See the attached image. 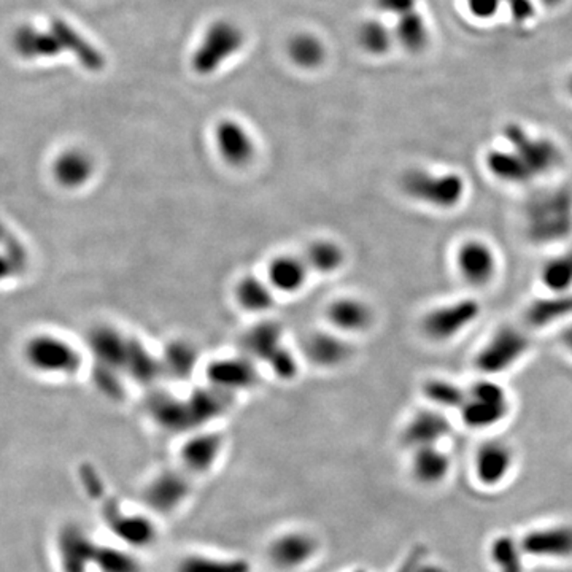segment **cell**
I'll list each match as a JSON object with an SVG mask.
<instances>
[{"instance_id": "obj_1", "label": "cell", "mask_w": 572, "mask_h": 572, "mask_svg": "<svg viewBox=\"0 0 572 572\" xmlns=\"http://www.w3.org/2000/svg\"><path fill=\"white\" fill-rule=\"evenodd\" d=\"M523 232L537 247H550L572 237V188L547 186L528 197L521 212Z\"/></svg>"}, {"instance_id": "obj_2", "label": "cell", "mask_w": 572, "mask_h": 572, "mask_svg": "<svg viewBox=\"0 0 572 572\" xmlns=\"http://www.w3.org/2000/svg\"><path fill=\"white\" fill-rule=\"evenodd\" d=\"M400 191L412 202L436 212L458 209L468 194V182L457 171L409 167L399 178Z\"/></svg>"}, {"instance_id": "obj_3", "label": "cell", "mask_w": 572, "mask_h": 572, "mask_svg": "<svg viewBox=\"0 0 572 572\" xmlns=\"http://www.w3.org/2000/svg\"><path fill=\"white\" fill-rule=\"evenodd\" d=\"M502 145L515 153L533 182L550 177L563 167L561 146L546 135H537L520 123H508L501 131Z\"/></svg>"}, {"instance_id": "obj_4", "label": "cell", "mask_w": 572, "mask_h": 572, "mask_svg": "<svg viewBox=\"0 0 572 572\" xmlns=\"http://www.w3.org/2000/svg\"><path fill=\"white\" fill-rule=\"evenodd\" d=\"M531 349V339L525 330L504 324L483 342L474 356V366L485 377L506 374L521 362Z\"/></svg>"}, {"instance_id": "obj_5", "label": "cell", "mask_w": 572, "mask_h": 572, "mask_svg": "<svg viewBox=\"0 0 572 572\" xmlns=\"http://www.w3.org/2000/svg\"><path fill=\"white\" fill-rule=\"evenodd\" d=\"M510 413V396L501 383L485 377L466 387V399L459 409L461 421L470 429H489Z\"/></svg>"}, {"instance_id": "obj_6", "label": "cell", "mask_w": 572, "mask_h": 572, "mask_svg": "<svg viewBox=\"0 0 572 572\" xmlns=\"http://www.w3.org/2000/svg\"><path fill=\"white\" fill-rule=\"evenodd\" d=\"M482 305L476 298H459L434 305L421 317V332L436 343L450 342L476 323Z\"/></svg>"}, {"instance_id": "obj_7", "label": "cell", "mask_w": 572, "mask_h": 572, "mask_svg": "<svg viewBox=\"0 0 572 572\" xmlns=\"http://www.w3.org/2000/svg\"><path fill=\"white\" fill-rule=\"evenodd\" d=\"M25 361L46 375H72L82 368V353L61 337L40 334L25 343Z\"/></svg>"}, {"instance_id": "obj_8", "label": "cell", "mask_w": 572, "mask_h": 572, "mask_svg": "<svg viewBox=\"0 0 572 572\" xmlns=\"http://www.w3.org/2000/svg\"><path fill=\"white\" fill-rule=\"evenodd\" d=\"M97 499H101L102 520L123 546L140 550L154 544L158 537V527L148 515L124 512L118 501L108 498L105 493Z\"/></svg>"}, {"instance_id": "obj_9", "label": "cell", "mask_w": 572, "mask_h": 572, "mask_svg": "<svg viewBox=\"0 0 572 572\" xmlns=\"http://www.w3.org/2000/svg\"><path fill=\"white\" fill-rule=\"evenodd\" d=\"M455 267L459 279L472 288L491 285L499 272V256L488 241L470 237L455 251Z\"/></svg>"}, {"instance_id": "obj_10", "label": "cell", "mask_w": 572, "mask_h": 572, "mask_svg": "<svg viewBox=\"0 0 572 572\" xmlns=\"http://www.w3.org/2000/svg\"><path fill=\"white\" fill-rule=\"evenodd\" d=\"M192 493V476L183 468L159 470L146 483L142 498L146 508L158 515H171L183 506Z\"/></svg>"}, {"instance_id": "obj_11", "label": "cell", "mask_w": 572, "mask_h": 572, "mask_svg": "<svg viewBox=\"0 0 572 572\" xmlns=\"http://www.w3.org/2000/svg\"><path fill=\"white\" fill-rule=\"evenodd\" d=\"M243 44V35L237 25L229 21H218L205 32L201 44L192 56V69L201 75L215 72L228 57Z\"/></svg>"}, {"instance_id": "obj_12", "label": "cell", "mask_w": 572, "mask_h": 572, "mask_svg": "<svg viewBox=\"0 0 572 572\" xmlns=\"http://www.w3.org/2000/svg\"><path fill=\"white\" fill-rule=\"evenodd\" d=\"M97 548L88 531L78 523H65L56 537L57 563L61 572H91Z\"/></svg>"}, {"instance_id": "obj_13", "label": "cell", "mask_w": 572, "mask_h": 572, "mask_svg": "<svg viewBox=\"0 0 572 572\" xmlns=\"http://www.w3.org/2000/svg\"><path fill=\"white\" fill-rule=\"evenodd\" d=\"M318 548L313 534L294 529L279 534L267 548V555L280 571H296L317 557Z\"/></svg>"}, {"instance_id": "obj_14", "label": "cell", "mask_w": 572, "mask_h": 572, "mask_svg": "<svg viewBox=\"0 0 572 572\" xmlns=\"http://www.w3.org/2000/svg\"><path fill=\"white\" fill-rule=\"evenodd\" d=\"M326 321L330 330L343 336L368 332L375 321L374 309L368 301L356 296L337 298L326 307Z\"/></svg>"}, {"instance_id": "obj_15", "label": "cell", "mask_w": 572, "mask_h": 572, "mask_svg": "<svg viewBox=\"0 0 572 572\" xmlns=\"http://www.w3.org/2000/svg\"><path fill=\"white\" fill-rule=\"evenodd\" d=\"M222 438L218 432L192 431L178 451L180 468L191 476H203L215 468L222 457Z\"/></svg>"}, {"instance_id": "obj_16", "label": "cell", "mask_w": 572, "mask_h": 572, "mask_svg": "<svg viewBox=\"0 0 572 572\" xmlns=\"http://www.w3.org/2000/svg\"><path fill=\"white\" fill-rule=\"evenodd\" d=\"M514 463V450L508 442L499 439L485 440L478 445L474 457L477 480L483 487H498L508 478Z\"/></svg>"}, {"instance_id": "obj_17", "label": "cell", "mask_w": 572, "mask_h": 572, "mask_svg": "<svg viewBox=\"0 0 572 572\" xmlns=\"http://www.w3.org/2000/svg\"><path fill=\"white\" fill-rule=\"evenodd\" d=\"M527 557L539 559L572 558V525H553L528 531L520 539Z\"/></svg>"}, {"instance_id": "obj_18", "label": "cell", "mask_w": 572, "mask_h": 572, "mask_svg": "<svg viewBox=\"0 0 572 572\" xmlns=\"http://www.w3.org/2000/svg\"><path fill=\"white\" fill-rule=\"evenodd\" d=\"M451 432V423L439 409H425L415 413L400 432V440L410 450L440 444Z\"/></svg>"}, {"instance_id": "obj_19", "label": "cell", "mask_w": 572, "mask_h": 572, "mask_svg": "<svg viewBox=\"0 0 572 572\" xmlns=\"http://www.w3.org/2000/svg\"><path fill=\"white\" fill-rule=\"evenodd\" d=\"M304 353L318 368L334 369L349 361L353 355V347L347 336L337 330H317L307 337Z\"/></svg>"}, {"instance_id": "obj_20", "label": "cell", "mask_w": 572, "mask_h": 572, "mask_svg": "<svg viewBox=\"0 0 572 572\" xmlns=\"http://www.w3.org/2000/svg\"><path fill=\"white\" fill-rule=\"evenodd\" d=\"M215 146L220 158L231 167H243L254 158V140L245 126L234 120H222L215 129Z\"/></svg>"}, {"instance_id": "obj_21", "label": "cell", "mask_w": 572, "mask_h": 572, "mask_svg": "<svg viewBox=\"0 0 572 572\" xmlns=\"http://www.w3.org/2000/svg\"><path fill=\"white\" fill-rule=\"evenodd\" d=\"M95 163L93 156L80 148H67L57 154L51 175L64 190H80L94 177Z\"/></svg>"}, {"instance_id": "obj_22", "label": "cell", "mask_w": 572, "mask_h": 572, "mask_svg": "<svg viewBox=\"0 0 572 572\" xmlns=\"http://www.w3.org/2000/svg\"><path fill=\"white\" fill-rule=\"evenodd\" d=\"M311 273L304 256L283 253L269 262L266 280L277 294H296L307 285Z\"/></svg>"}, {"instance_id": "obj_23", "label": "cell", "mask_w": 572, "mask_h": 572, "mask_svg": "<svg viewBox=\"0 0 572 572\" xmlns=\"http://www.w3.org/2000/svg\"><path fill=\"white\" fill-rule=\"evenodd\" d=\"M572 318V291L546 292L528 304L525 320L531 328L542 330Z\"/></svg>"}, {"instance_id": "obj_24", "label": "cell", "mask_w": 572, "mask_h": 572, "mask_svg": "<svg viewBox=\"0 0 572 572\" xmlns=\"http://www.w3.org/2000/svg\"><path fill=\"white\" fill-rule=\"evenodd\" d=\"M483 164L491 177L499 183L510 186H527L534 183L527 169L523 167L520 159L515 156L508 146H493L483 156Z\"/></svg>"}, {"instance_id": "obj_25", "label": "cell", "mask_w": 572, "mask_h": 572, "mask_svg": "<svg viewBox=\"0 0 572 572\" xmlns=\"http://www.w3.org/2000/svg\"><path fill=\"white\" fill-rule=\"evenodd\" d=\"M450 470V455L439 449V445L413 450L412 476L421 485L426 487L439 485L449 477Z\"/></svg>"}, {"instance_id": "obj_26", "label": "cell", "mask_w": 572, "mask_h": 572, "mask_svg": "<svg viewBox=\"0 0 572 572\" xmlns=\"http://www.w3.org/2000/svg\"><path fill=\"white\" fill-rule=\"evenodd\" d=\"M50 31L54 34V37L59 40V44L63 46V51H69L74 56L80 61L83 67L88 70H101L104 67V57L101 53L95 50L93 44L84 40L75 29H72V25H67L65 21L54 19L50 25Z\"/></svg>"}, {"instance_id": "obj_27", "label": "cell", "mask_w": 572, "mask_h": 572, "mask_svg": "<svg viewBox=\"0 0 572 572\" xmlns=\"http://www.w3.org/2000/svg\"><path fill=\"white\" fill-rule=\"evenodd\" d=\"M302 256L311 272L321 275L339 272L347 260V253L342 245L332 239H317L311 242Z\"/></svg>"}, {"instance_id": "obj_28", "label": "cell", "mask_w": 572, "mask_h": 572, "mask_svg": "<svg viewBox=\"0 0 572 572\" xmlns=\"http://www.w3.org/2000/svg\"><path fill=\"white\" fill-rule=\"evenodd\" d=\"M15 48L25 59L37 57H54L63 51L59 40L54 34L48 31H38L35 27L25 25L21 27L15 35Z\"/></svg>"}, {"instance_id": "obj_29", "label": "cell", "mask_w": 572, "mask_h": 572, "mask_svg": "<svg viewBox=\"0 0 572 572\" xmlns=\"http://www.w3.org/2000/svg\"><path fill=\"white\" fill-rule=\"evenodd\" d=\"M175 572H251V565L241 557L190 553L178 561Z\"/></svg>"}, {"instance_id": "obj_30", "label": "cell", "mask_w": 572, "mask_h": 572, "mask_svg": "<svg viewBox=\"0 0 572 572\" xmlns=\"http://www.w3.org/2000/svg\"><path fill=\"white\" fill-rule=\"evenodd\" d=\"M234 294L242 309L260 313L272 307L277 292L273 291L266 279L248 275L237 281Z\"/></svg>"}, {"instance_id": "obj_31", "label": "cell", "mask_w": 572, "mask_h": 572, "mask_svg": "<svg viewBox=\"0 0 572 572\" xmlns=\"http://www.w3.org/2000/svg\"><path fill=\"white\" fill-rule=\"evenodd\" d=\"M94 569L99 572H143V563L131 547L97 544Z\"/></svg>"}, {"instance_id": "obj_32", "label": "cell", "mask_w": 572, "mask_h": 572, "mask_svg": "<svg viewBox=\"0 0 572 572\" xmlns=\"http://www.w3.org/2000/svg\"><path fill=\"white\" fill-rule=\"evenodd\" d=\"M539 280L547 292L572 291V247L548 258L540 267Z\"/></svg>"}, {"instance_id": "obj_33", "label": "cell", "mask_w": 572, "mask_h": 572, "mask_svg": "<svg viewBox=\"0 0 572 572\" xmlns=\"http://www.w3.org/2000/svg\"><path fill=\"white\" fill-rule=\"evenodd\" d=\"M525 552L520 540L512 536H498L489 546V558L498 572H525Z\"/></svg>"}, {"instance_id": "obj_34", "label": "cell", "mask_w": 572, "mask_h": 572, "mask_svg": "<svg viewBox=\"0 0 572 572\" xmlns=\"http://www.w3.org/2000/svg\"><path fill=\"white\" fill-rule=\"evenodd\" d=\"M423 396L436 409H457L459 410L466 399V387L458 385L457 381L434 377L423 383Z\"/></svg>"}, {"instance_id": "obj_35", "label": "cell", "mask_w": 572, "mask_h": 572, "mask_svg": "<svg viewBox=\"0 0 572 572\" xmlns=\"http://www.w3.org/2000/svg\"><path fill=\"white\" fill-rule=\"evenodd\" d=\"M394 37L398 38V42L406 50L412 53L423 50L429 42V29L423 15L413 10L398 18V25L394 27Z\"/></svg>"}, {"instance_id": "obj_36", "label": "cell", "mask_w": 572, "mask_h": 572, "mask_svg": "<svg viewBox=\"0 0 572 572\" xmlns=\"http://www.w3.org/2000/svg\"><path fill=\"white\" fill-rule=\"evenodd\" d=\"M210 375L216 388L229 394H232L234 390L247 388L254 380L253 372L250 369L232 361L215 364V368L210 369Z\"/></svg>"}, {"instance_id": "obj_37", "label": "cell", "mask_w": 572, "mask_h": 572, "mask_svg": "<svg viewBox=\"0 0 572 572\" xmlns=\"http://www.w3.org/2000/svg\"><path fill=\"white\" fill-rule=\"evenodd\" d=\"M502 4L510 5V12L518 21H525L533 16V6L529 0H466L470 15L478 19L493 18L498 15Z\"/></svg>"}, {"instance_id": "obj_38", "label": "cell", "mask_w": 572, "mask_h": 572, "mask_svg": "<svg viewBox=\"0 0 572 572\" xmlns=\"http://www.w3.org/2000/svg\"><path fill=\"white\" fill-rule=\"evenodd\" d=\"M245 345L253 358H260L267 362L281 350V334L275 326L262 324L248 334Z\"/></svg>"}, {"instance_id": "obj_39", "label": "cell", "mask_w": 572, "mask_h": 572, "mask_svg": "<svg viewBox=\"0 0 572 572\" xmlns=\"http://www.w3.org/2000/svg\"><path fill=\"white\" fill-rule=\"evenodd\" d=\"M288 51L292 61L305 69L317 67L324 57L323 44L317 37L309 34H301L292 38Z\"/></svg>"}, {"instance_id": "obj_40", "label": "cell", "mask_w": 572, "mask_h": 572, "mask_svg": "<svg viewBox=\"0 0 572 572\" xmlns=\"http://www.w3.org/2000/svg\"><path fill=\"white\" fill-rule=\"evenodd\" d=\"M358 38L362 48L370 54H385L393 42L387 27L375 19L362 23Z\"/></svg>"}, {"instance_id": "obj_41", "label": "cell", "mask_w": 572, "mask_h": 572, "mask_svg": "<svg viewBox=\"0 0 572 572\" xmlns=\"http://www.w3.org/2000/svg\"><path fill=\"white\" fill-rule=\"evenodd\" d=\"M375 5L380 12L393 16H404L407 13L417 10V0H375Z\"/></svg>"}, {"instance_id": "obj_42", "label": "cell", "mask_w": 572, "mask_h": 572, "mask_svg": "<svg viewBox=\"0 0 572 572\" xmlns=\"http://www.w3.org/2000/svg\"><path fill=\"white\" fill-rule=\"evenodd\" d=\"M423 557H425V550H423L421 547L415 548V550H412V552L407 555L404 563L398 567V571L396 572H419Z\"/></svg>"}, {"instance_id": "obj_43", "label": "cell", "mask_w": 572, "mask_h": 572, "mask_svg": "<svg viewBox=\"0 0 572 572\" xmlns=\"http://www.w3.org/2000/svg\"><path fill=\"white\" fill-rule=\"evenodd\" d=\"M559 343L572 355V321L563 326V330L559 332Z\"/></svg>"}, {"instance_id": "obj_44", "label": "cell", "mask_w": 572, "mask_h": 572, "mask_svg": "<svg viewBox=\"0 0 572 572\" xmlns=\"http://www.w3.org/2000/svg\"><path fill=\"white\" fill-rule=\"evenodd\" d=\"M561 2H563V0H542V4L547 6H557L559 5Z\"/></svg>"}, {"instance_id": "obj_45", "label": "cell", "mask_w": 572, "mask_h": 572, "mask_svg": "<svg viewBox=\"0 0 572 572\" xmlns=\"http://www.w3.org/2000/svg\"><path fill=\"white\" fill-rule=\"evenodd\" d=\"M567 93H569V95L572 97V75L571 78L567 80Z\"/></svg>"}, {"instance_id": "obj_46", "label": "cell", "mask_w": 572, "mask_h": 572, "mask_svg": "<svg viewBox=\"0 0 572 572\" xmlns=\"http://www.w3.org/2000/svg\"><path fill=\"white\" fill-rule=\"evenodd\" d=\"M353 572H366V571H364V569H355V571Z\"/></svg>"}]
</instances>
